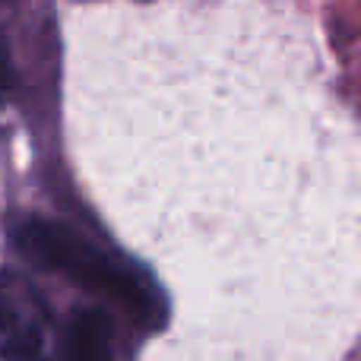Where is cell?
Wrapping results in <instances>:
<instances>
[{
	"label": "cell",
	"mask_w": 361,
	"mask_h": 361,
	"mask_svg": "<svg viewBox=\"0 0 361 361\" xmlns=\"http://www.w3.org/2000/svg\"><path fill=\"white\" fill-rule=\"evenodd\" d=\"M13 244L19 247V254L29 257L42 269H51V273L124 307L146 330H159L165 324L169 307H165V298L156 282L137 263L95 247L89 238H82L70 225L29 216L13 225Z\"/></svg>",
	"instance_id": "1"
},
{
	"label": "cell",
	"mask_w": 361,
	"mask_h": 361,
	"mask_svg": "<svg viewBox=\"0 0 361 361\" xmlns=\"http://www.w3.org/2000/svg\"><path fill=\"white\" fill-rule=\"evenodd\" d=\"M54 320L51 307L29 279L0 269V358L48 361Z\"/></svg>",
	"instance_id": "2"
},
{
	"label": "cell",
	"mask_w": 361,
	"mask_h": 361,
	"mask_svg": "<svg viewBox=\"0 0 361 361\" xmlns=\"http://www.w3.org/2000/svg\"><path fill=\"white\" fill-rule=\"evenodd\" d=\"M61 361H111V320L102 307L73 311Z\"/></svg>",
	"instance_id": "3"
},
{
	"label": "cell",
	"mask_w": 361,
	"mask_h": 361,
	"mask_svg": "<svg viewBox=\"0 0 361 361\" xmlns=\"http://www.w3.org/2000/svg\"><path fill=\"white\" fill-rule=\"evenodd\" d=\"M13 82H16V73H13V61L10 51H6V42L0 38V102L13 92Z\"/></svg>",
	"instance_id": "4"
}]
</instances>
